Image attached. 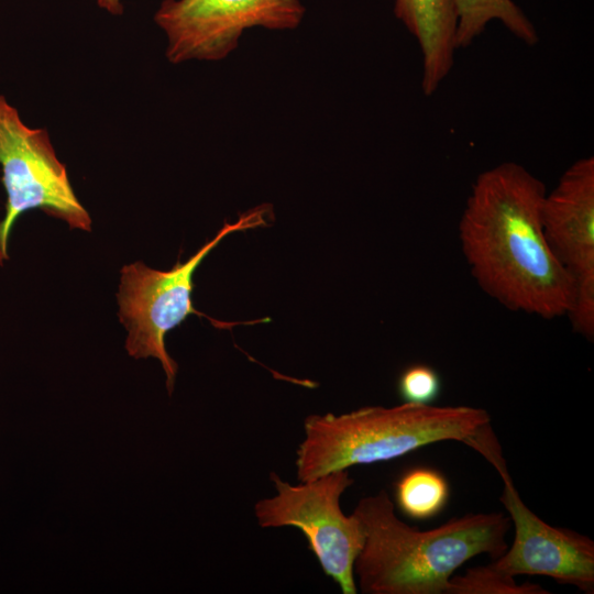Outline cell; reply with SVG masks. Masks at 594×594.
<instances>
[{
    "label": "cell",
    "mask_w": 594,
    "mask_h": 594,
    "mask_svg": "<svg viewBox=\"0 0 594 594\" xmlns=\"http://www.w3.org/2000/svg\"><path fill=\"white\" fill-rule=\"evenodd\" d=\"M546 194L522 165L501 163L476 177L458 229L483 292L509 310L556 319L571 311L574 288L543 233Z\"/></svg>",
    "instance_id": "obj_1"
},
{
    "label": "cell",
    "mask_w": 594,
    "mask_h": 594,
    "mask_svg": "<svg viewBox=\"0 0 594 594\" xmlns=\"http://www.w3.org/2000/svg\"><path fill=\"white\" fill-rule=\"evenodd\" d=\"M353 514L364 530L354 562L364 594H444L449 579L470 559L507 549L510 519L503 513L468 514L429 530L400 520L386 491L361 498Z\"/></svg>",
    "instance_id": "obj_2"
},
{
    "label": "cell",
    "mask_w": 594,
    "mask_h": 594,
    "mask_svg": "<svg viewBox=\"0 0 594 594\" xmlns=\"http://www.w3.org/2000/svg\"><path fill=\"white\" fill-rule=\"evenodd\" d=\"M491 421L483 408L403 403L334 415H309L296 451L299 482L355 465L400 458L425 446L465 442Z\"/></svg>",
    "instance_id": "obj_3"
},
{
    "label": "cell",
    "mask_w": 594,
    "mask_h": 594,
    "mask_svg": "<svg viewBox=\"0 0 594 594\" xmlns=\"http://www.w3.org/2000/svg\"><path fill=\"white\" fill-rule=\"evenodd\" d=\"M264 210L256 209L224 223L215 238L205 243L185 263H176L169 271L153 270L142 262L121 270L118 293L119 319L128 330L125 349L134 359H157L166 375L169 394L174 389L177 363L165 346V336L189 315L202 316L218 328H230L228 322L215 320L195 309L191 294L194 273L209 252L228 234L265 224Z\"/></svg>",
    "instance_id": "obj_4"
},
{
    "label": "cell",
    "mask_w": 594,
    "mask_h": 594,
    "mask_svg": "<svg viewBox=\"0 0 594 594\" xmlns=\"http://www.w3.org/2000/svg\"><path fill=\"white\" fill-rule=\"evenodd\" d=\"M270 479L276 494L254 505L257 524L262 528H298L323 573L343 594H356L354 562L364 543V530L358 517L345 515L340 506L341 496L354 482L349 471L329 472L299 484L274 472Z\"/></svg>",
    "instance_id": "obj_5"
},
{
    "label": "cell",
    "mask_w": 594,
    "mask_h": 594,
    "mask_svg": "<svg viewBox=\"0 0 594 594\" xmlns=\"http://www.w3.org/2000/svg\"><path fill=\"white\" fill-rule=\"evenodd\" d=\"M464 443L483 455L501 475L504 483L501 502L515 530L510 548L507 547L490 565L509 576L544 575L593 594V540L572 529L549 525L526 506L515 487L491 422Z\"/></svg>",
    "instance_id": "obj_6"
},
{
    "label": "cell",
    "mask_w": 594,
    "mask_h": 594,
    "mask_svg": "<svg viewBox=\"0 0 594 594\" xmlns=\"http://www.w3.org/2000/svg\"><path fill=\"white\" fill-rule=\"evenodd\" d=\"M0 166L7 193L6 212L0 221V264L8 260V240L15 221L28 210L41 209L72 229L91 230L90 216L76 197L47 131L25 125L3 96Z\"/></svg>",
    "instance_id": "obj_7"
},
{
    "label": "cell",
    "mask_w": 594,
    "mask_h": 594,
    "mask_svg": "<svg viewBox=\"0 0 594 594\" xmlns=\"http://www.w3.org/2000/svg\"><path fill=\"white\" fill-rule=\"evenodd\" d=\"M305 11L300 0H164L154 21L167 35V59L179 64L227 57L250 28L294 30Z\"/></svg>",
    "instance_id": "obj_8"
},
{
    "label": "cell",
    "mask_w": 594,
    "mask_h": 594,
    "mask_svg": "<svg viewBox=\"0 0 594 594\" xmlns=\"http://www.w3.org/2000/svg\"><path fill=\"white\" fill-rule=\"evenodd\" d=\"M546 240L573 283L568 317L575 332L594 337V157L575 161L547 191L541 209Z\"/></svg>",
    "instance_id": "obj_9"
},
{
    "label": "cell",
    "mask_w": 594,
    "mask_h": 594,
    "mask_svg": "<svg viewBox=\"0 0 594 594\" xmlns=\"http://www.w3.org/2000/svg\"><path fill=\"white\" fill-rule=\"evenodd\" d=\"M394 14L419 44L421 88L425 95L431 96L454 63V0H394Z\"/></svg>",
    "instance_id": "obj_10"
},
{
    "label": "cell",
    "mask_w": 594,
    "mask_h": 594,
    "mask_svg": "<svg viewBox=\"0 0 594 594\" xmlns=\"http://www.w3.org/2000/svg\"><path fill=\"white\" fill-rule=\"evenodd\" d=\"M454 7L457 50L471 45L493 20L527 45L539 41L536 28L513 0H454Z\"/></svg>",
    "instance_id": "obj_11"
},
{
    "label": "cell",
    "mask_w": 594,
    "mask_h": 594,
    "mask_svg": "<svg viewBox=\"0 0 594 594\" xmlns=\"http://www.w3.org/2000/svg\"><path fill=\"white\" fill-rule=\"evenodd\" d=\"M450 488L444 476L430 468H415L404 473L395 485L396 505L409 518L426 520L447 505Z\"/></svg>",
    "instance_id": "obj_12"
},
{
    "label": "cell",
    "mask_w": 594,
    "mask_h": 594,
    "mask_svg": "<svg viewBox=\"0 0 594 594\" xmlns=\"http://www.w3.org/2000/svg\"><path fill=\"white\" fill-rule=\"evenodd\" d=\"M536 583L517 584L514 576L486 566L470 568L464 574L452 575L444 594H548Z\"/></svg>",
    "instance_id": "obj_13"
},
{
    "label": "cell",
    "mask_w": 594,
    "mask_h": 594,
    "mask_svg": "<svg viewBox=\"0 0 594 594\" xmlns=\"http://www.w3.org/2000/svg\"><path fill=\"white\" fill-rule=\"evenodd\" d=\"M397 391L404 403L429 405L441 392V377L426 364H414L399 375Z\"/></svg>",
    "instance_id": "obj_14"
},
{
    "label": "cell",
    "mask_w": 594,
    "mask_h": 594,
    "mask_svg": "<svg viewBox=\"0 0 594 594\" xmlns=\"http://www.w3.org/2000/svg\"><path fill=\"white\" fill-rule=\"evenodd\" d=\"M97 4L113 15L123 13V4L121 0H96Z\"/></svg>",
    "instance_id": "obj_15"
}]
</instances>
